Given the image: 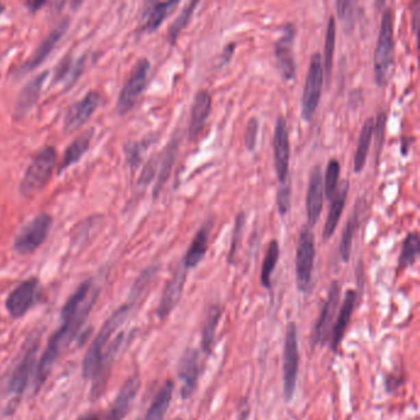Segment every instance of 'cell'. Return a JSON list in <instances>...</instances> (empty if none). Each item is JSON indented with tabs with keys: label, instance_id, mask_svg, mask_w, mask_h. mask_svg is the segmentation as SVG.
Instances as JSON below:
<instances>
[{
	"label": "cell",
	"instance_id": "obj_1",
	"mask_svg": "<svg viewBox=\"0 0 420 420\" xmlns=\"http://www.w3.org/2000/svg\"><path fill=\"white\" fill-rule=\"evenodd\" d=\"M395 67V12L384 9L373 55V73L378 86L388 84Z\"/></svg>",
	"mask_w": 420,
	"mask_h": 420
},
{
	"label": "cell",
	"instance_id": "obj_2",
	"mask_svg": "<svg viewBox=\"0 0 420 420\" xmlns=\"http://www.w3.org/2000/svg\"><path fill=\"white\" fill-rule=\"evenodd\" d=\"M131 308H132L131 304H126L117 308L99 330L98 335L92 341V345L88 349L83 360V376L86 380H92L97 375L100 361L106 351L109 341L115 334L116 330L123 324Z\"/></svg>",
	"mask_w": 420,
	"mask_h": 420
},
{
	"label": "cell",
	"instance_id": "obj_3",
	"mask_svg": "<svg viewBox=\"0 0 420 420\" xmlns=\"http://www.w3.org/2000/svg\"><path fill=\"white\" fill-rule=\"evenodd\" d=\"M57 162V153L53 147H46L38 153L25 171L20 183V194L24 197L36 195L47 185Z\"/></svg>",
	"mask_w": 420,
	"mask_h": 420
},
{
	"label": "cell",
	"instance_id": "obj_4",
	"mask_svg": "<svg viewBox=\"0 0 420 420\" xmlns=\"http://www.w3.org/2000/svg\"><path fill=\"white\" fill-rule=\"evenodd\" d=\"M299 350L297 325L288 323L282 351V380H284V397L287 403L291 402L296 392L299 378Z\"/></svg>",
	"mask_w": 420,
	"mask_h": 420
},
{
	"label": "cell",
	"instance_id": "obj_5",
	"mask_svg": "<svg viewBox=\"0 0 420 420\" xmlns=\"http://www.w3.org/2000/svg\"><path fill=\"white\" fill-rule=\"evenodd\" d=\"M323 72L322 55L319 52L313 53L306 75L305 88L301 100V115L306 122H311L316 115L318 105L322 95Z\"/></svg>",
	"mask_w": 420,
	"mask_h": 420
},
{
	"label": "cell",
	"instance_id": "obj_6",
	"mask_svg": "<svg viewBox=\"0 0 420 420\" xmlns=\"http://www.w3.org/2000/svg\"><path fill=\"white\" fill-rule=\"evenodd\" d=\"M316 259V240L312 228L306 225L299 232L296 249V282L301 293H308Z\"/></svg>",
	"mask_w": 420,
	"mask_h": 420
},
{
	"label": "cell",
	"instance_id": "obj_7",
	"mask_svg": "<svg viewBox=\"0 0 420 420\" xmlns=\"http://www.w3.org/2000/svg\"><path fill=\"white\" fill-rule=\"evenodd\" d=\"M51 225H52V217L49 214L41 213L36 216L25 225L15 238L14 242L15 251L21 256H26L35 251L49 237Z\"/></svg>",
	"mask_w": 420,
	"mask_h": 420
},
{
	"label": "cell",
	"instance_id": "obj_8",
	"mask_svg": "<svg viewBox=\"0 0 420 420\" xmlns=\"http://www.w3.org/2000/svg\"><path fill=\"white\" fill-rule=\"evenodd\" d=\"M339 301H341V284L334 280L330 284L328 296H327V299L324 301L322 311L318 317V321H317L316 327H314L313 338H312L313 347L317 344L325 347L330 341Z\"/></svg>",
	"mask_w": 420,
	"mask_h": 420
},
{
	"label": "cell",
	"instance_id": "obj_9",
	"mask_svg": "<svg viewBox=\"0 0 420 420\" xmlns=\"http://www.w3.org/2000/svg\"><path fill=\"white\" fill-rule=\"evenodd\" d=\"M149 61L147 58H140V61L136 63L132 73L129 75L126 84L122 88L119 101H117V111L119 114L125 115L129 110H132L137 100L145 92L148 80V73H149Z\"/></svg>",
	"mask_w": 420,
	"mask_h": 420
},
{
	"label": "cell",
	"instance_id": "obj_10",
	"mask_svg": "<svg viewBox=\"0 0 420 420\" xmlns=\"http://www.w3.org/2000/svg\"><path fill=\"white\" fill-rule=\"evenodd\" d=\"M40 282L36 277L23 281L9 293L5 301L6 310L12 318H21L30 311L38 297Z\"/></svg>",
	"mask_w": 420,
	"mask_h": 420
},
{
	"label": "cell",
	"instance_id": "obj_11",
	"mask_svg": "<svg viewBox=\"0 0 420 420\" xmlns=\"http://www.w3.org/2000/svg\"><path fill=\"white\" fill-rule=\"evenodd\" d=\"M296 29L293 23L284 25L281 36L275 42L274 55L277 67L280 69L284 79L290 82L295 79L296 75V63L293 55V41H295Z\"/></svg>",
	"mask_w": 420,
	"mask_h": 420
},
{
	"label": "cell",
	"instance_id": "obj_12",
	"mask_svg": "<svg viewBox=\"0 0 420 420\" xmlns=\"http://www.w3.org/2000/svg\"><path fill=\"white\" fill-rule=\"evenodd\" d=\"M273 148L275 171L280 184H284L288 179L290 171V134L284 116H279L276 120Z\"/></svg>",
	"mask_w": 420,
	"mask_h": 420
},
{
	"label": "cell",
	"instance_id": "obj_13",
	"mask_svg": "<svg viewBox=\"0 0 420 420\" xmlns=\"http://www.w3.org/2000/svg\"><path fill=\"white\" fill-rule=\"evenodd\" d=\"M200 373H201L200 353L195 349H188L177 366V375L183 382L182 398L184 401H188L190 397L195 393Z\"/></svg>",
	"mask_w": 420,
	"mask_h": 420
},
{
	"label": "cell",
	"instance_id": "obj_14",
	"mask_svg": "<svg viewBox=\"0 0 420 420\" xmlns=\"http://www.w3.org/2000/svg\"><path fill=\"white\" fill-rule=\"evenodd\" d=\"M186 274H188V270L184 268L182 264L175 269L174 274L171 275V279L166 282L163 293H162L158 311H157V314L162 321L171 314V311L177 307V304L183 297Z\"/></svg>",
	"mask_w": 420,
	"mask_h": 420
},
{
	"label": "cell",
	"instance_id": "obj_15",
	"mask_svg": "<svg viewBox=\"0 0 420 420\" xmlns=\"http://www.w3.org/2000/svg\"><path fill=\"white\" fill-rule=\"evenodd\" d=\"M324 201V188H323L322 169L319 165H316L311 171L308 190L306 197V210H307V225L313 228L318 223L323 210Z\"/></svg>",
	"mask_w": 420,
	"mask_h": 420
},
{
	"label": "cell",
	"instance_id": "obj_16",
	"mask_svg": "<svg viewBox=\"0 0 420 420\" xmlns=\"http://www.w3.org/2000/svg\"><path fill=\"white\" fill-rule=\"evenodd\" d=\"M99 104L100 94L98 92H88L84 98L68 110L64 117V128L67 131H75L86 125L98 109Z\"/></svg>",
	"mask_w": 420,
	"mask_h": 420
},
{
	"label": "cell",
	"instance_id": "obj_17",
	"mask_svg": "<svg viewBox=\"0 0 420 420\" xmlns=\"http://www.w3.org/2000/svg\"><path fill=\"white\" fill-rule=\"evenodd\" d=\"M37 344H32L26 353L23 355L16 367L14 369L9 384H8V392L15 398L23 396L26 386L29 384L31 372L35 365L36 359Z\"/></svg>",
	"mask_w": 420,
	"mask_h": 420
},
{
	"label": "cell",
	"instance_id": "obj_18",
	"mask_svg": "<svg viewBox=\"0 0 420 420\" xmlns=\"http://www.w3.org/2000/svg\"><path fill=\"white\" fill-rule=\"evenodd\" d=\"M358 299H359V295L355 291V290H347L344 296V301H343V305L341 307V311L336 314L335 318L334 327H333V332H332V338H330V349L336 353L339 345L343 341V338L345 335L347 327L350 324L351 321V317H353L354 311H355V307L358 305Z\"/></svg>",
	"mask_w": 420,
	"mask_h": 420
},
{
	"label": "cell",
	"instance_id": "obj_19",
	"mask_svg": "<svg viewBox=\"0 0 420 420\" xmlns=\"http://www.w3.org/2000/svg\"><path fill=\"white\" fill-rule=\"evenodd\" d=\"M212 110V97L206 89L196 92L189 123V140H195L206 125Z\"/></svg>",
	"mask_w": 420,
	"mask_h": 420
},
{
	"label": "cell",
	"instance_id": "obj_20",
	"mask_svg": "<svg viewBox=\"0 0 420 420\" xmlns=\"http://www.w3.org/2000/svg\"><path fill=\"white\" fill-rule=\"evenodd\" d=\"M140 387V378L137 375L128 378L126 384L122 386L119 395L116 396L115 401L110 408L109 415L105 417L104 420L125 419V417L128 415L129 409L134 404V398L137 397Z\"/></svg>",
	"mask_w": 420,
	"mask_h": 420
},
{
	"label": "cell",
	"instance_id": "obj_21",
	"mask_svg": "<svg viewBox=\"0 0 420 420\" xmlns=\"http://www.w3.org/2000/svg\"><path fill=\"white\" fill-rule=\"evenodd\" d=\"M213 219H208L201 228L197 231L194 239L191 240L189 248L184 256L183 265L186 270L196 268L202 259L206 256L208 250V242H210V233L212 231Z\"/></svg>",
	"mask_w": 420,
	"mask_h": 420
},
{
	"label": "cell",
	"instance_id": "obj_22",
	"mask_svg": "<svg viewBox=\"0 0 420 420\" xmlns=\"http://www.w3.org/2000/svg\"><path fill=\"white\" fill-rule=\"evenodd\" d=\"M350 189L349 180H343L341 185H338V189L335 191L334 196L330 199V208H329L328 216L324 223L323 228V239L328 240L334 234L335 230L339 223L341 213L344 211L345 203H347V194Z\"/></svg>",
	"mask_w": 420,
	"mask_h": 420
},
{
	"label": "cell",
	"instance_id": "obj_23",
	"mask_svg": "<svg viewBox=\"0 0 420 420\" xmlns=\"http://www.w3.org/2000/svg\"><path fill=\"white\" fill-rule=\"evenodd\" d=\"M68 25H69V23H68L67 18H64L61 24L58 25L55 30L52 31L49 36L43 40L42 43L35 51V53L31 55L30 60L23 66V69H20L21 73H27V72H30L32 69H35L49 57V53L57 46V43L60 42V40L66 34Z\"/></svg>",
	"mask_w": 420,
	"mask_h": 420
},
{
	"label": "cell",
	"instance_id": "obj_24",
	"mask_svg": "<svg viewBox=\"0 0 420 420\" xmlns=\"http://www.w3.org/2000/svg\"><path fill=\"white\" fill-rule=\"evenodd\" d=\"M180 142H182V136L179 134V132H177L173 136V138L168 143V146L165 147L164 152L162 154L163 158H162L158 179H157V183L154 185V190H153L154 197H158L159 194L162 193V190L164 188L165 183L168 182V179L171 177L173 166H174V163L177 160Z\"/></svg>",
	"mask_w": 420,
	"mask_h": 420
},
{
	"label": "cell",
	"instance_id": "obj_25",
	"mask_svg": "<svg viewBox=\"0 0 420 420\" xmlns=\"http://www.w3.org/2000/svg\"><path fill=\"white\" fill-rule=\"evenodd\" d=\"M47 75H49L47 72L40 74V75H37L35 79L31 80L24 86V89L21 90L20 95H18L16 105H15V116H18V117L24 116L36 103L37 99L41 94V89H42L43 83L47 78Z\"/></svg>",
	"mask_w": 420,
	"mask_h": 420
},
{
	"label": "cell",
	"instance_id": "obj_26",
	"mask_svg": "<svg viewBox=\"0 0 420 420\" xmlns=\"http://www.w3.org/2000/svg\"><path fill=\"white\" fill-rule=\"evenodd\" d=\"M373 127H375V117H367V120L364 122L361 132H360L358 146L354 156V171L355 173H361L365 168L370 146H371L372 134H373Z\"/></svg>",
	"mask_w": 420,
	"mask_h": 420
},
{
	"label": "cell",
	"instance_id": "obj_27",
	"mask_svg": "<svg viewBox=\"0 0 420 420\" xmlns=\"http://www.w3.org/2000/svg\"><path fill=\"white\" fill-rule=\"evenodd\" d=\"M175 384L171 380H168L162 388L159 390L157 396L154 397L149 408L147 410L143 420H163L171 406L173 392Z\"/></svg>",
	"mask_w": 420,
	"mask_h": 420
},
{
	"label": "cell",
	"instance_id": "obj_28",
	"mask_svg": "<svg viewBox=\"0 0 420 420\" xmlns=\"http://www.w3.org/2000/svg\"><path fill=\"white\" fill-rule=\"evenodd\" d=\"M222 316V308L217 305L210 306L205 321L202 324L201 350L202 353L210 354L212 351L216 330L219 327V318Z\"/></svg>",
	"mask_w": 420,
	"mask_h": 420
},
{
	"label": "cell",
	"instance_id": "obj_29",
	"mask_svg": "<svg viewBox=\"0 0 420 420\" xmlns=\"http://www.w3.org/2000/svg\"><path fill=\"white\" fill-rule=\"evenodd\" d=\"M92 136V131H86L71 143V146L68 147L67 151L64 152V156H63V160H62V164L60 166V171H58L60 174L69 166L75 164L77 162H79L80 158L86 154L88 148H89Z\"/></svg>",
	"mask_w": 420,
	"mask_h": 420
},
{
	"label": "cell",
	"instance_id": "obj_30",
	"mask_svg": "<svg viewBox=\"0 0 420 420\" xmlns=\"http://www.w3.org/2000/svg\"><path fill=\"white\" fill-rule=\"evenodd\" d=\"M179 5L177 0L171 1H162V3H154L149 12H147L146 21L143 29L147 32H154L157 31L159 26L163 24L165 18L171 15V12Z\"/></svg>",
	"mask_w": 420,
	"mask_h": 420
},
{
	"label": "cell",
	"instance_id": "obj_31",
	"mask_svg": "<svg viewBox=\"0 0 420 420\" xmlns=\"http://www.w3.org/2000/svg\"><path fill=\"white\" fill-rule=\"evenodd\" d=\"M420 253L419 236L417 232H410L407 234L406 239L403 240L402 250L398 259V270L406 269L415 265Z\"/></svg>",
	"mask_w": 420,
	"mask_h": 420
},
{
	"label": "cell",
	"instance_id": "obj_32",
	"mask_svg": "<svg viewBox=\"0 0 420 420\" xmlns=\"http://www.w3.org/2000/svg\"><path fill=\"white\" fill-rule=\"evenodd\" d=\"M279 258H280V245L277 243V240L273 239L269 243L268 250L262 260V271H260V282L262 287L265 288L271 287V276L274 274Z\"/></svg>",
	"mask_w": 420,
	"mask_h": 420
},
{
	"label": "cell",
	"instance_id": "obj_33",
	"mask_svg": "<svg viewBox=\"0 0 420 420\" xmlns=\"http://www.w3.org/2000/svg\"><path fill=\"white\" fill-rule=\"evenodd\" d=\"M335 42H336V21L334 16L329 18L325 41H324V51H323V72L327 75L329 80L333 71V61H334Z\"/></svg>",
	"mask_w": 420,
	"mask_h": 420
},
{
	"label": "cell",
	"instance_id": "obj_34",
	"mask_svg": "<svg viewBox=\"0 0 420 420\" xmlns=\"http://www.w3.org/2000/svg\"><path fill=\"white\" fill-rule=\"evenodd\" d=\"M358 225H359V216L355 208V212L347 219V225L344 227V231L341 234L339 254H341V260L344 262L350 260L351 251H353L354 237H355V232L358 230Z\"/></svg>",
	"mask_w": 420,
	"mask_h": 420
},
{
	"label": "cell",
	"instance_id": "obj_35",
	"mask_svg": "<svg viewBox=\"0 0 420 420\" xmlns=\"http://www.w3.org/2000/svg\"><path fill=\"white\" fill-rule=\"evenodd\" d=\"M199 1H190L188 5L184 8L182 12L177 15V18L173 21V24L171 25L169 30H168V40L171 45L177 42V38L179 35L183 32L184 29L190 24L191 18L195 12L196 8L199 6Z\"/></svg>",
	"mask_w": 420,
	"mask_h": 420
},
{
	"label": "cell",
	"instance_id": "obj_36",
	"mask_svg": "<svg viewBox=\"0 0 420 420\" xmlns=\"http://www.w3.org/2000/svg\"><path fill=\"white\" fill-rule=\"evenodd\" d=\"M159 265H151L140 275V277L134 282V287L129 293V299L128 304L134 306V302H137L142 297V295L146 293L147 288L151 285V282L154 280V277L158 274Z\"/></svg>",
	"mask_w": 420,
	"mask_h": 420
},
{
	"label": "cell",
	"instance_id": "obj_37",
	"mask_svg": "<svg viewBox=\"0 0 420 420\" xmlns=\"http://www.w3.org/2000/svg\"><path fill=\"white\" fill-rule=\"evenodd\" d=\"M339 177H341V163L338 159H330L325 168V174L323 177V188L324 194L329 200L334 196L335 191L339 185Z\"/></svg>",
	"mask_w": 420,
	"mask_h": 420
},
{
	"label": "cell",
	"instance_id": "obj_38",
	"mask_svg": "<svg viewBox=\"0 0 420 420\" xmlns=\"http://www.w3.org/2000/svg\"><path fill=\"white\" fill-rule=\"evenodd\" d=\"M386 123H387V114L384 111H380L378 117L375 119V127H373V134H372L375 136V152H376L378 164L380 162V157L382 154V149H384Z\"/></svg>",
	"mask_w": 420,
	"mask_h": 420
},
{
	"label": "cell",
	"instance_id": "obj_39",
	"mask_svg": "<svg viewBox=\"0 0 420 420\" xmlns=\"http://www.w3.org/2000/svg\"><path fill=\"white\" fill-rule=\"evenodd\" d=\"M336 12L338 18L341 20L343 29L345 32H350L353 30L355 24V12H354V4L347 0H339L336 1Z\"/></svg>",
	"mask_w": 420,
	"mask_h": 420
},
{
	"label": "cell",
	"instance_id": "obj_40",
	"mask_svg": "<svg viewBox=\"0 0 420 420\" xmlns=\"http://www.w3.org/2000/svg\"><path fill=\"white\" fill-rule=\"evenodd\" d=\"M291 195H293V188H291V179L288 177L285 183L281 184L276 195V203L281 216H285L290 211Z\"/></svg>",
	"mask_w": 420,
	"mask_h": 420
},
{
	"label": "cell",
	"instance_id": "obj_41",
	"mask_svg": "<svg viewBox=\"0 0 420 420\" xmlns=\"http://www.w3.org/2000/svg\"><path fill=\"white\" fill-rule=\"evenodd\" d=\"M244 223H245V213L239 212L234 221V227H233V233H232L231 247H230V253H228V262H232L233 258L237 253L238 247L240 243V237L243 234Z\"/></svg>",
	"mask_w": 420,
	"mask_h": 420
},
{
	"label": "cell",
	"instance_id": "obj_42",
	"mask_svg": "<svg viewBox=\"0 0 420 420\" xmlns=\"http://www.w3.org/2000/svg\"><path fill=\"white\" fill-rule=\"evenodd\" d=\"M258 134H259V121L256 117H251L247 123L244 134V145L249 152H253L256 149Z\"/></svg>",
	"mask_w": 420,
	"mask_h": 420
},
{
	"label": "cell",
	"instance_id": "obj_43",
	"mask_svg": "<svg viewBox=\"0 0 420 420\" xmlns=\"http://www.w3.org/2000/svg\"><path fill=\"white\" fill-rule=\"evenodd\" d=\"M157 165H158V158H157V157H153V158L147 163L145 169H143L142 174H140V185L146 186V185L151 183V180H152L153 177H154V173H156Z\"/></svg>",
	"mask_w": 420,
	"mask_h": 420
},
{
	"label": "cell",
	"instance_id": "obj_44",
	"mask_svg": "<svg viewBox=\"0 0 420 420\" xmlns=\"http://www.w3.org/2000/svg\"><path fill=\"white\" fill-rule=\"evenodd\" d=\"M234 49H236V43H228L225 46L223 51H222V55H221V63L222 64H227V63L231 62L233 55H234Z\"/></svg>",
	"mask_w": 420,
	"mask_h": 420
},
{
	"label": "cell",
	"instance_id": "obj_45",
	"mask_svg": "<svg viewBox=\"0 0 420 420\" xmlns=\"http://www.w3.org/2000/svg\"><path fill=\"white\" fill-rule=\"evenodd\" d=\"M419 1H415L412 4V10L410 12L413 14V18H412V26H413V31L415 34L418 32V26H419Z\"/></svg>",
	"mask_w": 420,
	"mask_h": 420
},
{
	"label": "cell",
	"instance_id": "obj_46",
	"mask_svg": "<svg viewBox=\"0 0 420 420\" xmlns=\"http://www.w3.org/2000/svg\"><path fill=\"white\" fill-rule=\"evenodd\" d=\"M78 420H101L100 417L95 413H86V415H82Z\"/></svg>",
	"mask_w": 420,
	"mask_h": 420
},
{
	"label": "cell",
	"instance_id": "obj_47",
	"mask_svg": "<svg viewBox=\"0 0 420 420\" xmlns=\"http://www.w3.org/2000/svg\"><path fill=\"white\" fill-rule=\"evenodd\" d=\"M46 3H43V1H38V3H29L27 5L30 6L31 10H34V12H36L38 8H41V6L45 5Z\"/></svg>",
	"mask_w": 420,
	"mask_h": 420
},
{
	"label": "cell",
	"instance_id": "obj_48",
	"mask_svg": "<svg viewBox=\"0 0 420 420\" xmlns=\"http://www.w3.org/2000/svg\"><path fill=\"white\" fill-rule=\"evenodd\" d=\"M3 12H4V5L0 3V15L3 14Z\"/></svg>",
	"mask_w": 420,
	"mask_h": 420
},
{
	"label": "cell",
	"instance_id": "obj_49",
	"mask_svg": "<svg viewBox=\"0 0 420 420\" xmlns=\"http://www.w3.org/2000/svg\"><path fill=\"white\" fill-rule=\"evenodd\" d=\"M174 420H183V419H182V418H177V419H174Z\"/></svg>",
	"mask_w": 420,
	"mask_h": 420
}]
</instances>
